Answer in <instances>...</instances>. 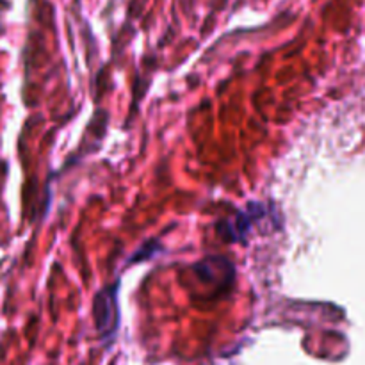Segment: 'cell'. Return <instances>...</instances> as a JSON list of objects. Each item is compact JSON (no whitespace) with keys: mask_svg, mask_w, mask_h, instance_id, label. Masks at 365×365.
I'll return each instance as SVG.
<instances>
[{"mask_svg":"<svg viewBox=\"0 0 365 365\" xmlns=\"http://www.w3.org/2000/svg\"><path fill=\"white\" fill-rule=\"evenodd\" d=\"M95 319L100 331L110 334L116 328L118 309H116V287L106 289L95 299Z\"/></svg>","mask_w":365,"mask_h":365,"instance_id":"cell-1","label":"cell"}]
</instances>
